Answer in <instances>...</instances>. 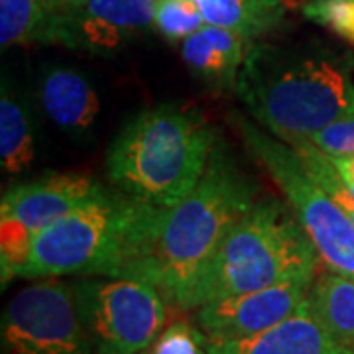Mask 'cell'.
Masks as SVG:
<instances>
[{"instance_id": "10", "label": "cell", "mask_w": 354, "mask_h": 354, "mask_svg": "<svg viewBox=\"0 0 354 354\" xmlns=\"http://www.w3.org/2000/svg\"><path fill=\"white\" fill-rule=\"evenodd\" d=\"M158 0H83L53 14L51 44L111 57L156 28Z\"/></svg>"}, {"instance_id": "13", "label": "cell", "mask_w": 354, "mask_h": 354, "mask_svg": "<svg viewBox=\"0 0 354 354\" xmlns=\"http://www.w3.org/2000/svg\"><path fill=\"white\" fill-rule=\"evenodd\" d=\"M38 101L44 114L62 132L85 138L101 114V99L83 71L67 65H48L38 75Z\"/></svg>"}, {"instance_id": "27", "label": "cell", "mask_w": 354, "mask_h": 354, "mask_svg": "<svg viewBox=\"0 0 354 354\" xmlns=\"http://www.w3.org/2000/svg\"><path fill=\"white\" fill-rule=\"evenodd\" d=\"M348 354H354V351H351V353H348Z\"/></svg>"}, {"instance_id": "4", "label": "cell", "mask_w": 354, "mask_h": 354, "mask_svg": "<svg viewBox=\"0 0 354 354\" xmlns=\"http://www.w3.org/2000/svg\"><path fill=\"white\" fill-rule=\"evenodd\" d=\"M321 264L290 203L258 199L215 254L199 288L197 307L288 281H313Z\"/></svg>"}, {"instance_id": "18", "label": "cell", "mask_w": 354, "mask_h": 354, "mask_svg": "<svg viewBox=\"0 0 354 354\" xmlns=\"http://www.w3.org/2000/svg\"><path fill=\"white\" fill-rule=\"evenodd\" d=\"M53 14L41 0H0L2 48L22 44H51Z\"/></svg>"}, {"instance_id": "28", "label": "cell", "mask_w": 354, "mask_h": 354, "mask_svg": "<svg viewBox=\"0 0 354 354\" xmlns=\"http://www.w3.org/2000/svg\"><path fill=\"white\" fill-rule=\"evenodd\" d=\"M140 354H142V353H140Z\"/></svg>"}, {"instance_id": "24", "label": "cell", "mask_w": 354, "mask_h": 354, "mask_svg": "<svg viewBox=\"0 0 354 354\" xmlns=\"http://www.w3.org/2000/svg\"><path fill=\"white\" fill-rule=\"evenodd\" d=\"M329 158L342 179L346 181V185L354 187V156H339V158L329 156Z\"/></svg>"}, {"instance_id": "1", "label": "cell", "mask_w": 354, "mask_h": 354, "mask_svg": "<svg viewBox=\"0 0 354 354\" xmlns=\"http://www.w3.org/2000/svg\"><path fill=\"white\" fill-rule=\"evenodd\" d=\"M258 199V183L215 144L197 187L174 207H156L120 278L158 288L176 309H197L215 254Z\"/></svg>"}, {"instance_id": "8", "label": "cell", "mask_w": 354, "mask_h": 354, "mask_svg": "<svg viewBox=\"0 0 354 354\" xmlns=\"http://www.w3.org/2000/svg\"><path fill=\"white\" fill-rule=\"evenodd\" d=\"M2 354H93L75 286L41 278L16 291L2 311Z\"/></svg>"}, {"instance_id": "14", "label": "cell", "mask_w": 354, "mask_h": 354, "mask_svg": "<svg viewBox=\"0 0 354 354\" xmlns=\"http://www.w3.org/2000/svg\"><path fill=\"white\" fill-rule=\"evenodd\" d=\"M250 41L252 39L244 38L234 30L205 24L199 32L179 44V53L191 73L209 87L236 91L241 67L252 46Z\"/></svg>"}, {"instance_id": "22", "label": "cell", "mask_w": 354, "mask_h": 354, "mask_svg": "<svg viewBox=\"0 0 354 354\" xmlns=\"http://www.w3.org/2000/svg\"><path fill=\"white\" fill-rule=\"evenodd\" d=\"M150 354H207V337L187 321H176L152 342Z\"/></svg>"}, {"instance_id": "12", "label": "cell", "mask_w": 354, "mask_h": 354, "mask_svg": "<svg viewBox=\"0 0 354 354\" xmlns=\"http://www.w3.org/2000/svg\"><path fill=\"white\" fill-rule=\"evenodd\" d=\"M323 327L309 297L293 315L258 335L234 341H209L207 354H348Z\"/></svg>"}, {"instance_id": "23", "label": "cell", "mask_w": 354, "mask_h": 354, "mask_svg": "<svg viewBox=\"0 0 354 354\" xmlns=\"http://www.w3.org/2000/svg\"><path fill=\"white\" fill-rule=\"evenodd\" d=\"M317 150H321L327 156H354V118L337 120L329 127L321 128L309 140Z\"/></svg>"}, {"instance_id": "16", "label": "cell", "mask_w": 354, "mask_h": 354, "mask_svg": "<svg viewBox=\"0 0 354 354\" xmlns=\"http://www.w3.org/2000/svg\"><path fill=\"white\" fill-rule=\"evenodd\" d=\"M309 304L330 337L354 351V279L330 270L317 274L309 288Z\"/></svg>"}, {"instance_id": "20", "label": "cell", "mask_w": 354, "mask_h": 354, "mask_svg": "<svg viewBox=\"0 0 354 354\" xmlns=\"http://www.w3.org/2000/svg\"><path fill=\"white\" fill-rule=\"evenodd\" d=\"M207 24L201 10L193 0H158L156 2V30L167 41L181 44Z\"/></svg>"}, {"instance_id": "15", "label": "cell", "mask_w": 354, "mask_h": 354, "mask_svg": "<svg viewBox=\"0 0 354 354\" xmlns=\"http://www.w3.org/2000/svg\"><path fill=\"white\" fill-rule=\"evenodd\" d=\"M36 160L34 118L28 102L8 81L0 93V167L4 176H22Z\"/></svg>"}, {"instance_id": "2", "label": "cell", "mask_w": 354, "mask_h": 354, "mask_svg": "<svg viewBox=\"0 0 354 354\" xmlns=\"http://www.w3.org/2000/svg\"><path fill=\"white\" fill-rule=\"evenodd\" d=\"M354 55L319 41L256 44L236 95L258 127L295 146L337 120L354 118Z\"/></svg>"}, {"instance_id": "21", "label": "cell", "mask_w": 354, "mask_h": 354, "mask_svg": "<svg viewBox=\"0 0 354 354\" xmlns=\"http://www.w3.org/2000/svg\"><path fill=\"white\" fill-rule=\"evenodd\" d=\"M304 14L307 20L354 46V0H311L305 4Z\"/></svg>"}, {"instance_id": "17", "label": "cell", "mask_w": 354, "mask_h": 354, "mask_svg": "<svg viewBox=\"0 0 354 354\" xmlns=\"http://www.w3.org/2000/svg\"><path fill=\"white\" fill-rule=\"evenodd\" d=\"M207 24L228 28L254 39L274 30L281 20V4L266 0H193Z\"/></svg>"}, {"instance_id": "26", "label": "cell", "mask_w": 354, "mask_h": 354, "mask_svg": "<svg viewBox=\"0 0 354 354\" xmlns=\"http://www.w3.org/2000/svg\"><path fill=\"white\" fill-rule=\"evenodd\" d=\"M266 2H272V4H281L283 0H266Z\"/></svg>"}, {"instance_id": "19", "label": "cell", "mask_w": 354, "mask_h": 354, "mask_svg": "<svg viewBox=\"0 0 354 354\" xmlns=\"http://www.w3.org/2000/svg\"><path fill=\"white\" fill-rule=\"evenodd\" d=\"M295 152L299 153V158L304 160L307 171L313 176L317 183L333 197V201L341 207L346 213V216L353 221L354 225V195L351 187L346 185V181L342 179L341 174L337 171V167L333 165L330 158L321 150H317L313 144L309 142H301L293 146Z\"/></svg>"}, {"instance_id": "6", "label": "cell", "mask_w": 354, "mask_h": 354, "mask_svg": "<svg viewBox=\"0 0 354 354\" xmlns=\"http://www.w3.org/2000/svg\"><path fill=\"white\" fill-rule=\"evenodd\" d=\"M234 122L250 153L274 179L307 230L325 268L354 279L353 221L307 171L293 146L242 116H236Z\"/></svg>"}, {"instance_id": "25", "label": "cell", "mask_w": 354, "mask_h": 354, "mask_svg": "<svg viewBox=\"0 0 354 354\" xmlns=\"http://www.w3.org/2000/svg\"><path fill=\"white\" fill-rule=\"evenodd\" d=\"M41 2L51 14H65L75 8L77 4H81L83 0H41Z\"/></svg>"}, {"instance_id": "5", "label": "cell", "mask_w": 354, "mask_h": 354, "mask_svg": "<svg viewBox=\"0 0 354 354\" xmlns=\"http://www.w3.org/2000/svg\"><path fill=\"white\" fill-rule=\"evenodd\" d=\"M153 211L156 205L104 187L34 236L20 278H120Z\"/></svg>"}, {"instance_id": "9", "label": "cell", "mask_w": 354, "mask_h": 354, "mask_svg": "<svg viewBox=\"0 0 354 354\" xmlns=\"http://www.w3.org/2000/svg\"><path fill=\"white\" fill-rule=\"evenodd\" d=\"M104 189L87 174H46L16 183L0 201L2 286L20 278L34 236Z\"/></svg>"}, {"instance_id": "7", "label": "cell", "mask_w": 354, "mask_h": 354, "mask_svg": "<svg viewBox=\"0 0 354 354\" xmlns=\"http://www.w3.org/2000/svg\"><path fill=\"white\" fill-rule=\"evenodd\" d=\"M73 286L93 354L144 353L165 329L171 305L146 281L87 276Z\"/></svg>"}, {"instance_id": "11", "label": "cell", "mask_w": 354, "mask_h": 354, "mask_svg": "<svg viewBox=\"0 0 354 354\" xmlns=\"http://www.w3.org/2000/svg\"><path fill=\"white\" fill-rule=\"evenodd\" d=\"M311 283L313 281H288L221 297L197 307L195 323L209 341L252 337L293 315L307 301Z\"/></svg>"}, {"instance_id": "3", "label": "cell", "mask_w": 354, "mask_h": 354, "mask_svg": "<svg viewBox=\"0 0 354 354\" xmlns=\"http://www.w3.org/2000/svg\"><path fill=\"white\" fill-rule=\"evenodd\" d=\"M216 144L213 128L179 104L134 114L106 150L116 189L156 207H174L197 187Z\"/></svg>"}]
</instances>
